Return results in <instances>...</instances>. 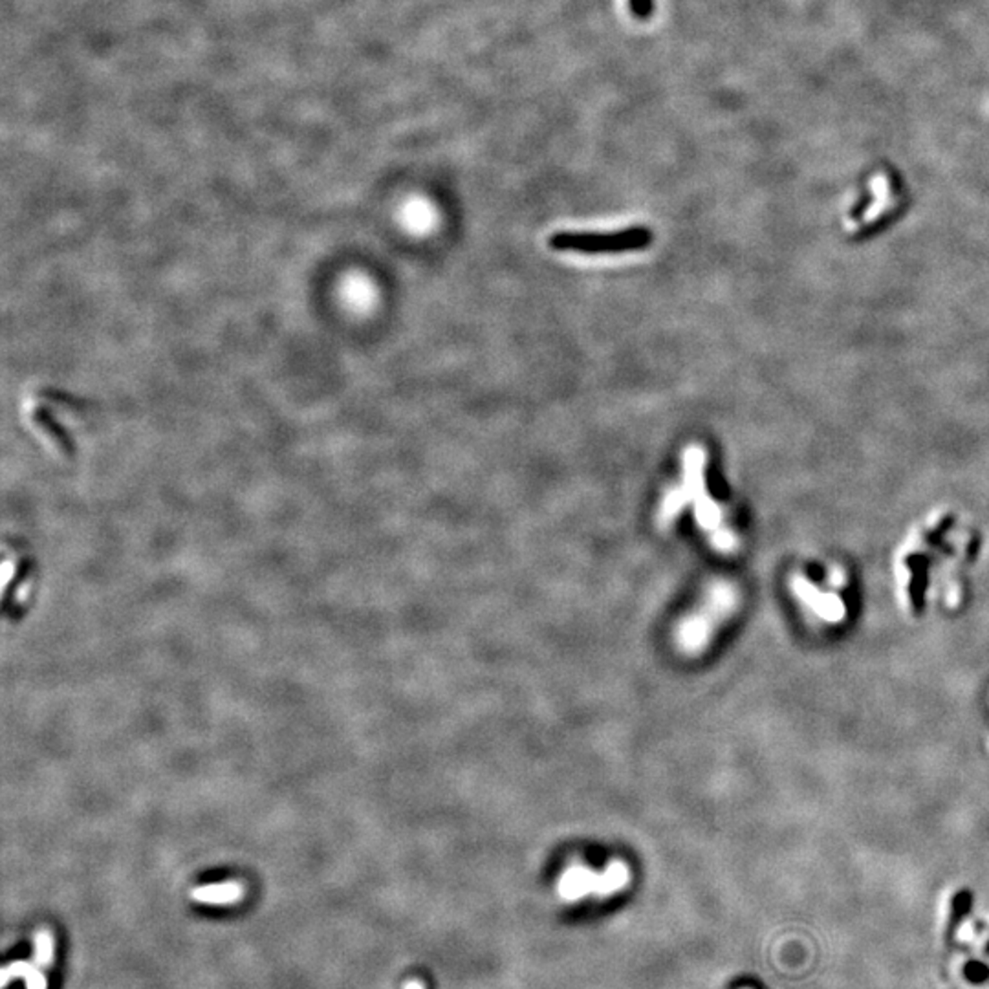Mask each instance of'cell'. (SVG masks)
Segmentation results:
<instances>
[{"instance_id":"7a4b0ae2","label":"cell","mask_w":989,"mask_h":989,"mask_svg":"<svg viewBox=\"0 0 989 989\" xmlns=\"http://www.w3.org/2000/svg\"><path fill=\"white\" fill-rule=\"evenodd\" d=\"M650 242V229L641 226L617 231H559L550 236L554 250L580 255H620L643 250Z\"/></svg>"},{"instance_id":"9c48e42d","label":"cell","mask_w":989,"mask_h":989,"mask_svg":"<svg viewBox=\"0 0 989 989\" xmlns=\"http://www.w3.org/2000/svg\"><path fill=\"white\" fill-rule=\"evenodd\" d=\"M35 959L40 966H48L54 960V938L48 931L35 934Z\"/></svg>"},{"instance_id":"52a82bcc","label":"cell","mask_w":989,"mask_h":989,"mask_svg":"<svg viewBox=\"0 0 989 989\" xmlns=\"http://www.w3.org/2000/svg\"><path fill=\"white\" fill-rule=\"evenodd\" d=\"M17 976H22L26 980V989H47L48 987L47 978L43 976V973H40L37 968H33L28 962H15V964L6 966L3 969V975H0V987H3V989L8 987L12 978H17Z\"/></svg>"},{"instance_id":"ba28073f","label":"cell","mask_w":989,"mask_h":989,"mask_svg":"<svg viewBox=\"0 0 989 989\" xmlns=\"http://www.w3.org/2000/svg\"><path fill=\"white\" fill-rule=\"evenodd\" d=\"M871 187H873V193L876 196V200L873 202V205L869 208V211L863 215V219H867L864 222H871L869 219H874L878 215H882L887 208V203L890 202V193H889V182L883 175H876V178L871 182Z\"/></svg>"},{"instance_id":"6da1fadb","label":"cell","mask_w":989,"mask_h":989,"mask_svg":"<svg viewBox=\"0 0 989 989\" xmlns=\"http://www.w3.org/2000/svg\"><path fill=\"white\" fill-rule=\"evenodd\" d=\"M738 605V592L727 581H715L706 590V596L691 614L675 629L676 650L684 656H698L704 652L727 615Z\"/></svg>"},{"instance_id":"8992f818","label":"cell","mask_w":989,"mask_h":989,"mask_svg":"<svg viewBox=\"0 0 989 989\" xmlns=\"http://www.w3.org/2000/svg\"><path fill=\"white\" fill-rule=\"evenodd\" d=\"M685 504H689V494H687L685 487H671L666 493L662 504H659V510H658V515H656L658 526L659 528H669L678 519V515L685 508Z\"/></svg>"},{"instance_id":"5b68a950","label":"cell","mask_w":989,"mask_h":989,"mask_svg":"<svg viewBox=\"0 0 989 989\" xmlns=\"http://www.w3.org/2000/svg\"><path fill=\"white\" fill-rule=\"evenodd\" d=\"M193 899L200 903H213V905H226L240 901L244 896V889L240 883H217V885H203L191 892Z\"/></svg>"},{"instance_id":"8fae6325","label":"cell","mask_w":989,"mask_h":989,"mask_svg":"<svg viewBox=\"0 0 989 989\" xmlns=\"http://www.w3.org/2000/svg\"><path fill=\"white\" fill-rule=\"evenodd\" d=\"M403 989H426V985H424L422 982H418V980H410V982L405 984Z\"/></svg>"},{"instance_id":"3957f363","label":"cell","mask_w":989,"mask_h":989,"mask_svg":"<svg viewBox=\"0 0 989 989\" xmlns=\"http://www.w3.org/2000/svg\"><path fill=\"white\" fill-rule=\"evenodd\" d=\"M631 869L624 859L608 861L603 873L592 871L583 863H573L566 867L557 882V894L563 901H580L587 896L608 898L622 892L631 883Z\"/></svg>"},{"instance_id":"277c9868","label":"cell","mask_w":989,"mask_h":989,"mask_svg":"<svg viewBox=\"0 0 989 989\" xmlns=\"http://www.w3.org/2000/svg\"><path fill=\"white\" fill-rule=\"evenodd\" d=\"M706 452L700 447H687L684 452V487L689 503L706 489Z\"/></svg>"},{"instance_id":"30bf717a","label":"cell","mask_w":989,"mask_h":989,"mask_svg":"<svg viewBox=\"0 0 989 989\" xmlns=\"http://www.w3.org/2000/svg\"><path fill=\"white\" fill-rule=\"evenodd\" d=\"M629 8L638 21H647L654 13L652 0H629Z\"/></svg>"}]
</instances>
